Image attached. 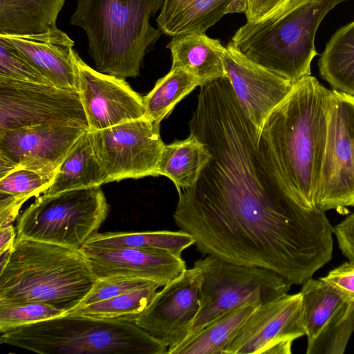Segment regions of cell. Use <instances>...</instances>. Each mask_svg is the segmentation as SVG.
Returning a JSON list of instances; mask_svg holds the SVG:
<instances>
[{
	"label": "cell",
	"mask_w": 354,
	"mask_h": 354,
	"mask_svg": "<svg viewBox=\"0 0 354 354\" xmlns=\"http://www.w3.org/2000/svg\"><path fill=\"white\" fill-rule=\"evenodd\" d=\"M189 127L211 157L196 183L178 192L174 219L198 252L297 285L331 259L325 212L306 205L284 182L233 93L200 101Z\"/></svg>",
	"instance_id": "1"
},
{
	"label": "cell",
	"mask_w": 354,
	"mask_h": 354,
	"mask_svg": "<svg viewBox=\"0 0 354 354\" xmlns=\"http://www.w3.org/2000/svg\"><path fill=\"white\" fill-rule=\"evenodd\" d=\"M331 93L311 75L301 78L270 113L260 131L273 165L311 208L316 207Z\"/></svg>",
	"instance_id": "2"
},
{
	"label": "cell",
	"mask_w": 354,
	"mask_h": 354,
	"mask_svg": "<svg viewBox=\"0 0 354 354\" xmlns=\"http://www.w3.org/2000/svg\"><path fill=\"white\" fill-rule=\"evenodd\" d=\"M97 279L81 250L16 238L0 272V305L39 302L67 314L80 306Z\"/></svg>",
	"instance_id": "3"
},
{
	"label": "cell",
	"mask_w": 354,
	"mask_h": 354,
	"mask_svg": "<svg viewBox=\"0 0 354 354\" xmlns=\"http://www.w3.org/2000/svg\"><path fill=\"white\" fill-rule=\"evenodd\" d=\"M164 0H77L70 22L82 28L96 70L126 80L162 32L150 24Z\"/></svg>",
	"instance_id": "4"
},
{
	"label": "cell",
	"mask_w": 354,
	"mask_h": 354,
	"mask_svg": "<svg viewBox=\"0 0 354 354\" xmlns=\"http://www.w3.org/2000/svg\"><path fill=\"white\" fill-rule=\"evenodd\" d=\"M348 0H286L266 18L240 27L230 44L252 62L295 83L310 75L317 30Z\"/></svg>",
	"instance_id": "5"
},
{
	"label": "cell",
	"mask_w": 354,
	"mask_h": 354,
	"mask_svg": "<svg viewBox=\"0 0 354 354\" xmlns=\"http://www.w3.org/2000/svg\"><path fill=\"white\" fill-rule=\"evenodd\" d=\"M0 343L41 354H164L135 322L65 314L0 332Z\"/></svg>",
	"instance_id": "6"
},
{
	"label": "cell",
	"mask_w": 354,
	"mask_h": 354,
	"mask_svg": "<svg viewBox=\"0 0 354 354\" xmlns=\"http://www.w3.org/2000/svg\"><path fill=\"white\" fill-rule=\"evenodd\" d=\"M109 211L100 186L43 194L19 216L16 238L80 250Z\"/></svg>",
	"instance_id": "7"
},
{
	"label": "cell",
	"mask_w": 354,
	"mask_h": 354,
	"mask_svg": "<svg viewBox=\"0 0 354 354\" xmlns=\"http://www.w3.org/2000/svg\"><path fill=\"white\" fill-rule=\"evenodd\" d=\"M194 265L202 275L201 305L188 336L231 310L244 306H260L278 299L288 294L292 285L270 270L233 263L212 255Z\"/></svg>",
	"instance_id": "8"
},
{
	"label": "cell",
	"mask_w": 354,
	"mask_h": 354,
	"mask_svg": "<svg viewBox=\"0 0 354 354\" xmlns=\"http://www.w3.org/2000/svg\"><path fill=\"white\" fill-rule=\"evenodd\" d=\"M35 125L89 130L78 90L0 77V131Z\"/></svg>",
	"instance_id": "9"
},
{
	"label": "cell",
	"mask_w": 354,
	"mask_h": 354,
	"mask_svg": "<svg viewBox=\"0 0 354 354\" xmlns=\"http://www.w3.org/2000/svg\"><path fill=\"white\" fill-rule=\"evenodd\" d=\"M315 206L325 212L354 207V96L335 89Z\"/></svg>",
	"instance_id": "10"
},
{
	"label": "cell",
	"mask_w": 354,
	"mask_h": 354,
	"mask_svg": "<svg viewBox=\"0 0 354 354\" xmlns=\"http://www.w3.org/2000/svg\"><path fill=\"white\" fill-rule=\"evenodd\" d=\"M160 125L142 117L90 131L94 153L107 176V183L157 176L165 145Z\"/></svg>",
	"instance_id": "11"
},
{
	"label": "cell",
	"mask_w": 354,
	"mask_h": 354,
	"mask_svg": "<svg viewBox=\"0 0 354 354\" xmlns=\"http://www.w3.org/2000/svg\"><path fill=\"white\" fill-rule=\"evenodd\" d=\"M200 268L194 264L156 292L135 323L168 348L189 335L201 305Z\"/></svg>",
	"instance_id": "12"
},
{
	"label": "cell",
	"mask_w": 354,
	"mask_h": 354,
	"mask_svg": "<svg viewBox=\"0 0 354 354\" xmlns=\"http://www.w3.org/2000/svg\"><path fill=\"white\" fill-rule=\"evenodd\" d=\"M304 335L301 292L286 294L259 306L223 354H290Z\"/></svg>",
	"instance_id": "13"
},
{
	"label": "cell",
	"mask_w": 354,
	"mask_h": 354,
	"mask_svg": "<svg viewBox=\"0 0 354 354\" xmlns=\"http://www.w3.org/2000/svg\"><path fill=\"white\" fill-rule=\"evenodd\" d=\"M88 129L35 125L0 131V178L17 168L55 170Z\"/></svg>",
	"instance_id": "14"
},
{
	"label": "cell",
	"mask_w": 354,
	"mask_h": 354,
	"mask_svg": "<svg viewBox=\"0 0 354 354\" xmlns=\"http://www.w3.org/2000/svg\"><path fill=\"white\" fill-rule=\"evenodd\" d=\"M78 91L89 131L107 129L144 117L143 97L124 79L99 72L75 53Z\"/></svg>",
	"instance_id": "15"
},
{
	"label": "cell",
	"mask_w": 354,
	"mask_h": 354,
	"mask_svg": "<svg viewBox=\"0 0 354 354\" xmlns=\"http://www.w3.org/2000/svg\"><path fill=\"white\" fill-rule=\"evenodd\" d=\"M223 61L235 95L261 131L266 118L290 94L295 83L252 62L230 44L225 47Z\"/></svg>",
	"instance_id": "16"
},
{
	"label": "cell",
	"mask_w": 354,
	"mask_h": 354,
	"mask_svg": "<svg viewBox=\"0 0 354 354\" xmlns=\"http://www.w3.org/2000/svg\"><path fill=\"white\" fill-rule=\"evenodd\" d=\"M97 279L111 276L138 277L164 286L186 269L181 256L151 248L97 249L83 245Z\"/></svg>",
	"instance_id": "17"
},
{
	"label": "cell",
	"mask_w": 354,
	"mask_h": 354,
	"mask_svg": "<svg viewBox=\"0 0 354 354\" xmlns=\"http://www.w3.org/2000/svg\"><path fill=\"white\" fill-rule=\"evenodd\" d=\"M0 40L24 57L53 85L78 90L74 41L59 28L26 35L0 34Z\"/></svg>",
	"instance_id": "18"
},
{
	"label": "cell",
	"mask_w": 354,
	"mask_h": 354,
	"mask_svg": "<svg viewBox=\"0 0 354 354\" xmlns=\"http://www.w3.org/2000/svg\"><path fill=\"white\" fill-rule=\"evenodd\" d=\"M245 0H164L156 19L169 37L206 30L228 13L244 12Z\"/></svg>",
	"instance_id": "19"
},
{
	"label": "cell",
	"mask_w": 354,
	"mask_h": 354,
	"mask_svg": "<svg viewBox=\"0 0 354 354\" xmlns=\"http://www.w3.org/2000/svg\"><path fill=\"white\" fill-rule=\"evenodd\" d=\"M167 48L171 51V68H182L198 81L200 86L226 77L221 41L205 33H189L173 37Z\"/></svg>",
	"instance_id": "20"
},
{
	"label": "cell",
	"mask_w": 354,
	"mask_h": 354,
	"mask_svg": "<svg viewBox=\"0 0 354 354\" xmlns=\"http://www.w3.org/2000/svg\"><path fill=\"white\" fill-rule=\"evenodd\" d=\"M66 0H0V34L35 35L57 28Z\"/></svg>",
	"instance_id": "21"
},
{
	"label": "cell",
	"mask_w": 354,
	"mask_h": 354,
	"mask_svg": "<svg viewBox=\"0 0 354 354\" xmlns=\"http://www.w3.org/2000/svg\"><path fill=\"white\" fill-rule=\"evenodd\" d=\"M107 176L93 148L91 131H86L62 162L53 183L43 194L100 186Z\"/></svg>",
	"instance_id": "22"
},
{
	"label": "cell",
	"mask_w": 354,
	"mask_h": 354,
	"mask_svg": "<svg viewBox=\"0 0 354 354\" xmlns=\"http://www.w3.org/2000/svg\"><path fill=\"white\" fill-rule=\"evenodd\" d=\"M210 157L206 145L190 133L185 140L165 145L157 176L169 178L179 192L196 183Z\"/></svg>",
	"instance_id": "23"
},
{
	"label": "cell",
	"mask_w": 354,
	"mask_h": 354,
	"mask_svg": "<svg viewBox=\"0 0 354 354\" xmlns=\"http://www.w3.org/2000/svg\"><path fill=\"white\" fill-rule=\"evenodd\" d=\"M259 306H244L231 310L188 336L169 354H223L249 317Z\"/></svg>",
	"instance_id": "24"
},
{
	"label": "cell",
	"mask_w": 354,
	"mask_h": 354,
	"mask_svg": "<svg viewBox=\"0 0 354 354\" xmlns=\"http://www.w3.org/2000/svg\"><path fill=\"white\" fill-rule=\"evenodd\" d=\"M318 66L320 76L333 89L354 96V21L332 36Z\"/></svg>",
	"instance_id": "25"
},
{
	"label": "cell",
	"mask_w": 354,
	"mask_h": 354,
	"mask_svg": "<svg viewBox=\"0 0 354 354\" xmlns=\"http://www.w3.org/2000/svg\"><path fill=\"white\" fill-rule=\"evenodd\" d=\"M194 243L195 239L192 234L180 230L176 232L96 233L84 245L97 249L151 248L181 256L182 252Z\"/></svg>",
	"instance_id": "26"
},
{
	"label": "cell",
	"mask_w": 354,
	"mask_h": 354,
	"mask_svg": "<svg viewBox=\"0 0 354 354\" xmlns=\"http://www.w3.org/2000/svg\"><path fill=\"white\" fill-rule=\"evenodd\" d=\"M301 317L308 341L314 339L349 300L330 283L308 279L304 283Z\"/></svg>",
	"instance_id": "27"
},
{
	"label": "cell",
	"mask_w": 354,
	"mask_h": 354,
	"mask_svg": "<svg viewBox=\"0 0 354 354\" xmlns=\"http://www.w3.org/2000/svg\"><path fill=\"white\" fill-rule=\"evenodd\" d=\"M198 86L200 84L194 75L182 68H171L143 97L144 118L160 124L170 115L175 106Z\"/></svg>",
	"instance_id": "28"
},
{
	"label": "cell",
	"mask_w": 354,
	"mask_h": 354,
	"mask_svg": "<svg viewBox=\"0 0 354 354\" xmlns=\"http://www.w3.org/2000/svg\"><path fill=\"white\" fill-rule=\"evenodd\" d=\"M160 287L158 283H152L106 300L77 307L67 314L135 322Z\"/></svg>",
	"instance_id": "29"
},
{
	"label": "cell",
	"mask_w": 354,
	"mask_h": 354,
	"mask_svg": "<svg viewBox=\"0 0 354 354\" xmlns=\"http://www.w3.org/2000/svg\"><path fill=\"white\" fill-rule=\"evenodd\" d=\"M354 331V301H348L320 333L308 341L307 354H343Z\"/></svg>",
	"instance_id": "30"
},
{
	"label": "cell",
	"mask_w": 354,
	"mask_h": 354,
	"mask_svg": "<svg viewBox=\"0 0 354 354\" xmlns=\"http://www.w3.org/2000/svg\"><path fill=\"white\" fill-rule=\"evenodd\" d=\"M59 169L55 170L17 168L0 178V194L26 201L39 196L52 185Z\"/></svg>",
	"instance_id": "31"
},
{
	"label": "cell",
	"mask_w": 354,
	"mask_h": 354,
	"mask_svg": "<svg viewBox=\"0 0 354 354\" xmlns=\"http://www.w3.org/2000/svg\"><path fill=\"white\" fill-rule=\"evenodd\" d=\"M65 314L63 310L39 302L0 305V332Z\"/></svg>",
	"instance_id": "32"
},
{
	"label": "cell",
	"mask_w": 354,
	"mask_h": 354,
	"mask_svg": "<svg viewBox=\"0 0 354 354\" xmlns=\"http://www.w3.org/2000/svg\"><path fill=\"white\" fill-rule=\"evenodd\" d=\"M0 77L20 82L53 85L24 57L1 40Z\"/></svg>",
	"instance_id": "33"
},
{
	"label": "cell",
	"mask_w": 354,
	"mask_h": 354,
	"mask_svg": "<svg viewBox=\"0 0 354 354\" xmlns=\"http://www.w3.org/2000/svg\"><path fill=\"white\" fill-rule=\"evenodd\" d=\"M152 283L156 282L126 276H111L97 279L78 307L106 300Z\"/></svg>",
	"instance_id": "34"
},
{
	"label": "cell",
	"mask_w": 354,
	"mask_h": 354,
	"mask_svg": "<svg viewBox=\"0 0 354 354\" xmlns=\"http://www.w3.org/2000/svg\"><path fill=\"white\" fill-rule=\"evenodd\" d=\"M335 286L346 299L354 301V263L345 262L320 278Z\"/></svg>",
	"instance_id": "35"
},
{
	"label": "cell",
	"mask_w": 354,
	"mask_h": 354,
	"mask_svg": "<svg viewBox=\"0 0 354 354\" xmlns=\"http://www.w3.org/2000/svg\"><path fill=\"white\" fill-rule=\"evenodd\" d=\"M333 233L343 254L354 263V213L333 227Z\"/></svg>",
	"instance_id": "36"
},
{
	"label": "cell",
	"mask_w": 354,
	"mask_h": 354,
	"mask_svg": "<svg viewBox=\"0 0 354 354\" xmlns=\"http://www.w3.org/2000/svg\"><path fill=\"white\" fill-rule=\"evenodd\" d=\"M286 0H245L247 22L254 23L271 15Z\"/></svg>",
	"instance_id": "37"
},
{
	"label": "cell",
	"mask_w": 354,
	"mask_h": 354,
	"mask_svg": "<svg viewBox=\"0 0 354 354\" xmlns=\"http://www.w3.org/2000/svg\"><path fill=\"white\" fill-rule=\"evenodd\" d=\"M25 202L15 196L0 194V228L12 225Z\"/></svg>",
	"instance_id": "38"
},
{
	"label": "cell",
	"mask_w": 354,
	"mask_h": 354,
	"mask_svg": "<svg viewBox=\"0 0 354 354\" xmlns=\"http://www.w3.org/2000/svg\"><path fill=\"white\" fill-rule=\"evenodd\" d=\"M16 232L12 225L0 228V252L13 246Z\"/></svg>",
	"instance_id": "39"
},
{
	"label": "cell",
	"mask_w": 354,
	"mask_h": 354,
	"mask_svg": "<svg viewBox=\"0 0 354 354\" xmlns=\"http://www.w3.org/2000/svg\"><path fill=\"white\" fill-rule=\"evenodd\" d=\"M12 248L13 246L0 252V272L4 268V267L8 263L11 255V252L12 251Z\"/></svg>",
	"instance_id": "40"
}]
</instances>
